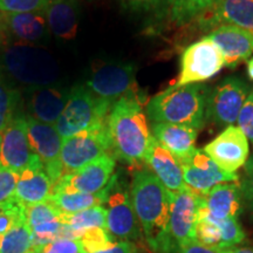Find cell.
<instances>
[{"label": "cell", "instance_id": "6da1fadb", "mask_svg": "<svg viewBox=\"0 0 253 253\" xmlns=\"http://www.w3.org/2000/svg\"><path fill=\"white\" fill-rule=\"evenodd\" d=\"M142 96H126L113 104L107 118L112 154L118 160L140 169L153 141Z\"/></svg>", "mask_w": 253, "mask_h": 253}, {"label": "cell", "instance_id": "7a4b0ae2", "mask_svg": "<svg viewBox=\"0 0 253 253\" xmlns=\"http://www.w3.org/2000/svg\"><path fill=\"white\" fill-rule=\"evenodd\" d=\"M130 198L148 246L155 253H168L169 190L148 168H140L132 175Z\"/></svg>", "mask_w": 253, "mask_h": 253}, {"label": "cell", "instance_id": "3957f363", "mask_svg": "<svg viewBox=\"0 0 253 253\" xmlns=\"http://www.w3.org/2000/svg\"><path fill=\"white\" fill-rule=\"evenodd\" d=\"M210 89L201 84L170 86L148 100L145 114L151 123H170L202 129L208 121Z\"/></svg>", "mask_w": 253, "mask_h": 253}, {"label": "cell", "instance_id": "277c9868", "mask_svg": "<svg viewBox=\"0 0 253 253\" xmlns=\"http://www.w3.org/2000/svg\"><path fill=\"white\" fill-rule=\"evenodd\" d=\"M0 61L7 75L28 89L58 84V62L41 46L14 43L2 50Z\"/></svg>", "mask_w": 253, "mask_h": 253}, {"label": "cell", "instance_id": "5b68a950", "mask_svg": "<svg viewBox=\"0 0 253 253\" xmlns=\"http://www.w3.org/2000/svg\"><path fill=\"white\" fill-rule=\"evenodd\" d=\"M113 103L100 99L86 84L71 88L68 102L56 122L61 138H68L107 121Z\"/></svg>", "mask_w": 253, "mask_h": 253}, {"label": "cell", "instance_id": "8992f818", "mask_svg": "<svg viewBox=\"0 0 253 253\" xmlns=\"http://www.w3.org/2000/svg\"><path fill=\"white\" fill-rule=\"evenodd\" d=\"M86 86L100 99L113 104L126 96H142L132 63L95 61Z\"/></svg>", "mask_w": 253, "mask_h": 253}, {"label": "cell", "instance_id": "52a82bcc", "mask_svg": "<svg viewBox=\"0 0 253 253\" xmlns=\"http://www.w3.org/2000/svg\"><path fill=\"white\" fill-rule=\"evenodd\" d=\"M106 154H112L107 121L68 138H63L60 155L63 175L81 169Z\"/></svg>", "mask_w": 253, "mask_h": 253}, {"label": "cell", "instance_id": "ba28073f", "mask_svg": "<svg viewBox=\"0 0 253 253\" xmlns=\"http://www.w3.org/2000/svg\"><path fill=\"white\" fill-rule=\"evenodd\" d=\"M225 66L220 49L210 38L204 37L183 50L181 71L173 86L202 84L210 80Z\"/></svg>", "mask_w": 253, "mask_h": 253}, {"label": "cell", "instance_id": "9c48e42d", "mask_svg": "<svg viewBox=\"0 0 253 253\" xmlns=\"http://www.w3.org/2000/svg\"><path fill=\"white\" fill-rule=\"evenodd\" d=\"M106 205L107 230L114 238L130 242L142 239L143 233L132 207L130 189L120 178L119 173H114L110 181Z\"/></svg>", "mask_w": 253, "mask_h": 253}, {"label": "cell", "instance_id": "30bf717a", "mask_svg": "<svg viewBox=\"0 0 253 253\" xmlns=\"http://www.w3.org/2000/svg\"><path fill=\"white\" fill-rule=\"evenodd\" d=\"M202 196L189 188L170 192V213L168 223V253H176L181 246L196 240L195 230Z\"/></svg>", "mask_w": 253, "mask_h": 253}, {"label": "cell", "instance_id": "8fae6325", "mask_svg": "<svg viewBox=\"0 0 253 253\" xmlns=\"http://www.w3.org/2000/svg\"><path fill=\"white\" fill-rule=\"evenodd\" d=\"M250 94V87L242 79L230 77L210 90L207 119L220 126H235Z\"/></svg>", "mask_w": 253, "mask_h": 253}, {"label": "cell", "instance_id": "7c38bea8", "mask_svg": "<svg viewBox=\"0 0 253 253\" xmlns=\"http://www.w3.org/2000/svg\"><path fill=\"white\" fill-rule=\"evenodd\" d=\"M28 140L33 154L40 158L47 175L53 184L63 176V168L60 160L62 138L55 126L47 125L26 115Z\"/></svg>", "mask_w": 253, "mask_h": 253}, {"label": "cell", "instance_id": "4fadbf2b", "mask_svg": "<svg viewBox=\"0 0 253 253\" xmlns=\"http://www.w3.org/2000/svg\"><path fill=\"white\" fill-rule=\"evenodd\" d=\"M179 163L186 186L198 196H205L216 185L239 183L237 172L224 171L203 150L196 149L191 157Z\"/></svg>", "mask_w": 253, "mask_h": 253}, {"label": "cell", "instance_id": "5bb4252c", "mask_svg": "<svg viewBox=\"0 0 253 253\" xmlns=\"http://www.w3.org/2000/svg\"><path fill=\"white\" fill-rule=\"evenodd\" d=\"M115 168L116 158L112 154H106L81 169L63 175L53 190L97 194L108 186Z\"/></svg>", "mask_w": 253, "mask_h": 253}, {"label": "cell", "instance_id": "9a60e30c", "mask_svg": "<svg viewBox=\"0 0 253 253\" xmlns=\"http://www.w3.org/2000/svg\"><path fill=\"white\" fill-rule=\"evenodd\" d=\"M202 150L224 171L236 172L248 162L250 145L238 126H229Z\"/></svg>", "mask_w": 253, "mask_h": 253}, {"label": "cell", "instance_id": "2e32d148", "mask_svg": "<svg viewBox=\"0 0 253 253\" xmlns=\"http://www.w3.org/2000/svg\"><path fill=\"white\" fill-rule=\"evenodd\" d=\"M34 156L28 140L26 114L19 113L0 132V164L19 173Z\"/></svg>", "mask_w": 253, "mask_h": 253}, {"label": "cell", "instance_id": "e0dca14e", "mask_svg": "<svg viewBox=\"0 0 253 253\" xmlns=\"http://www.w3.org/2000/svg\"><path fill=\"white\" fill-rule=\"evenodd\" d=\"M242 189L239 183L216 185L201 197L197 221H217L238 218L242 211Z\"/></svg>", "mask_w": 253, "mask_h": 253}, {"label": "cell", "instance_id": "ac0fdd59", "mask_svg": "<svg viewBox=\"0 0 253 253\" xmlns=\"http://www.w3.org/2000/svg\"><path fill=\"white\" fill-rule=\"evenodd\" d=\"M192 24L207 33L225 25L253 31V0H220Z\"/></svg>", "mask_w": 253, "mask_h": 253}, {"label": "cell", "instance_id": "d6986e66", "mask_svg": "<svg viewBox=\"0 0 253 253\" xmlns=\"http://www.w3.org/2000/svg\"><path fill=\"white\" fill-rule=\"evenodd\" d=\"M71 88L60 84L28 89L26 115L38 121L55 126L68 102Z\"/></svg>", "mask_w": 253, "mask_h": 253}, {"label": "cell", "instance_id": "ffe728a7", "mask_svg": "<svg viewBox=\"0 0 253 253\" xmlns=\"http://www.w3.org/2000/svg\"><path fill=\"white\" fill-rule=\"evenodd\" d=\"M53 184L40 158L34 155L23 171L18 173L14 197L25 208L47 202L53 192Z\"/></svg>", "mask_w": 253, "mask_h": 253}, {"label": "cell", "instance_id": "44dd1931", "mask_svg": "<svg viewBox=\"0 0 253 253\" xmlns=\"http://www.w3.org/2000/svg\"><path fill=\"white\" fill-rule=\"evenodd\" d=\"M207 37L220 49L229 68H235L253 54V31L225 25L214 28Z\"/></svg>", "mask_w": 253, "mask_h": 253}, {"label": "cell", "instance_id": "7402d4cb", "mask_svg": "<svg viewBox=\"0 0 253 253\" xmlns=\"http://www.w3.org/2000/svg\"><path fill=\"white\" fill-rule=\"evenodd\" d=\"M48 201L26 208L27 223L32 231V248L42 246L58 238H66V225Z\"/></svg>", "mask_w": 253, "mask_h": 253}, {"label": "cell", "instance_id": "603a6c76", "mask_svg": "<svg viewBox=\"0 0 253 253\" xmlns=\"http://www.w3.org/2000/svg\"><path fill=\"white\" fill-rule=\"evenodd\" d=\"M144 164H147L148 169L170 192H178L188 189L184 182V177H183L181 163L154 137L147 157H145Z\"/></svg>", "mask_w": 253, "mask_h": 253}, {"label": "cell", "instance_id": "cb8c5ba5", "mask_svg": "<svg viewBox=\"0 0 253 253\" xmlns=\"http://www.w3.org/2000/svg\"><path fill=\"white\" fill-rule=\"evenodd\" d=\"M151 135L158 143L175 156L178 162L188 160L195 153L198 130L170 123H151Z\"/></svg>", "mask_w": 253, "mask_h": 253}, {"label": "cell", "instance_id": "d4e9b609", "mask_svg": "<svg viewBox=\"0 0 253 253\" xmlns=\"http://www.w3.org/2000/svg\"><path fill=\"white\" fill-rule=\"evenodd\" d=\"M5 28L19 43L39 46L48 41L50 32L45 12L4 14Z\"/></svg>", "mask_w": 253, "mask_h": 253}, {"label": "cell", "instance_id": "484cf974", "mask_svg": "<svg viewBox=\"0 0 253 253\" xmlns=\"http://www.w3.org/2000/svg\"><path fill=\"white\" fill-rule=\"evenodd\" d=\"M79 0H50L45 15L50 34L61 40H73L77 37L80 19Z\"/></svg>", "mask_w": 253, "mask_h": 253}, {"label": "cell", "instance_id": "4316f807", "mask_svg": "<svg viewBox=\"0 0 253 253\" xmlns=\"http://www.w3.org/2000/svg\"><path fill=\"white\" fill-rule=\"evenodd\" d=\"M110 184V183H109ZM109 184L106 189L97 194H86V192L66 191V190H53L48 202L60 213L72 214L80 212L86 209L104 205L108 198Z\"/></svg>", "mask_w": 253, "mask_h": 253}, {"label": "cell", "instance_id": "83f0119b", "mask_svg": "<svg viewBox=\"0 0 253 253\" xmlns=\"http://www.w3.org/2000/svg\"><path fill=\"white\" fill-rule=\"evenodd\" d=\"M63 225L67 226L68 238L78 239L81 232L93 227H106L107 229V210L103 205L93 207L80 212L72 214H60Z\"/></svg>", "mask_w": 253, "mask_h": 253}, {"label": "cell", "instance_id": "f1b7e54d", "mask_svg": "<svg viewBox=\"0 0 253 253\" xmlns=\"http://www.w3.org/2000/svg\"><path fill=\"white\" fill-rule=\"evenodd\" d=\"M220 0H172L167 14L170 23L176 26H186L212 8Z\"/></svg>", "mask_w": 253, "mask_h": 253}, {"label": "cell", "instance_id": "f546056e", "mask_svg": "<svg viewBox=\"0 0 253 253\" xmlns=\"http://www.w3.org/2000/svg\"><path fill=\"white\" fill-rule=\"evenodd\" d=\"M32 249V231L27 223V217L0 237V253H30Z\"/></svg>", "mask_w": 253, "mask_h": 253}, {"label": "cell", "instance_id": "4dcf8cb0", "mask_svg": "<svg viewBox=\"0 0 253 253\" xmlns=\"http://www.w3.org/2000/svg\"><path fill=\"white\" fill-rule=\"evenodd\" d=\"M20 103V93L9 84L2 69H0V132L15 115L21 113Z\"/></svg>", "mask_w": 253, "mask_h": 253}, {"label": "cell", "instance_id": "1f68e13d", "mask_svg": "<svg viewBox=\"0 0 253 253\" xmlns=\"http://www.w3.org/2000/svg\"><path fill=\"white\" fill-rule=\"evenodd\" d=\"M79 242L81 243L86 253H96L106 250L115 243V238L106 227H93L84 230L79 236Z\"/></svg>", "mask_w": 253, "mask_h": 253}, {"label": "cell", "instance_id": "d6a6232c", "mask_svg": "<svg viewBox=\"0 0 253 253\" xmlns=\"http://www.w3.org/2000/svg\"><path fill=\"white\" fill-rule=\"evenodd\" d=\"M126 11L140 14H167L172 0H118Z\"/></svg>", "mask_w": 253, "mask_h": 253}, {"label": "cell", "instance_id": "836d02e7", "mask_svg": "<svg viewBox=\"0 0 253 253\" xmlns=\"http://www.w3.org/2000/svg\"><path fill=\"white\" fill-rule=\"evenodd\" d=\"M218 225H219L221 232L220 250L233 249L245 240L246 235L239 224L238 218L220 220L218 221Z\"/></svg>", "mask_w": 253, "mask_h": 253}, {"label": "cell", "instance_id": "e575fe53", "mask_svg": "<svg viewBox=\"0 0 253 253\" xmlns=\"http://www.w3.org/2000/svg\"><path fill=\"white\" fill-rule=\"evenodd\" d=\"M50 0H0L2 14L45 12Z\"/></svg>", "mask_w": 253, "mask_h": 253}, {"label": "cell", "instance_id": "d590c367", "mask_svg": "<svg viewBox=\"0 0 253 253\" xmlns=\"http://www.w3.org/2000/svg\"><path fill=\"white\" fill-rule=\"evenodd\" d=\"M26 217V208L17 199L0 207V237L7 233L19 220Z\"/></svg>", "mask_w": 253, "mask_h": 253}, {"label": "cell", "instance_id": "8d00e7d4", "mask_svg": "<svg viewBox=\"0 0 253 253\" xmlns=\"http://www.w3.org/2000/svg\"><path fill=\"white\" fill-rule=\"evenodd\" d=\"M195 238L199 244L208 248L220 250L221 232L220 227L217 223L210 221H197L195 230Z\"/></svg>", "mask_w": 253, "mask_h": 253}, {"label": "cell", "instance_id": "74e56055", "mask_svg": "<svg viewBox=\"0 0 253 253\" xmlns=\"http://www.w3.org/2000/svg\"><path fill=\"white\" fill-rule=\"evenodd\" d=\"M30 253H86L79 239L58 238L48 244L32 248Z\"/></svg>", "mask_w": 253, "mask_h": 253}, {"label": "cell", "instance_id": "f35d334b", "mask_svg": "<svg viewBox=\"0 0 253 253\" xmlns=\"http://www.w3.org/2000/svg\"><path fill=\"white\" fill-rule=\"evenodd\" d=\"M18 173L0 164V207L13 201Z\"/></svg>", "mask_w": 253, "mask_h": 253}, {"label": "cell", "instance_id": "ab89813d", "mask_svg": "<svg viewBox=\"0 0 253 253\" xmlns=\"http://www.w3.org/2000/svg\"><path fill=\"white\" fill-rule=\"evenodd\" d=\"M237 126L244 132L248 141L251 142L253 145V91H250L248 99L240 110L237 120Z\"/></svg>", "mask_w": 253, "mask_h": 253}, {"label": "cell", "instance_id": "60d3db41", "mask_svg": "<svg viewBox=\"0 0 253 253\" xmlns=\"http://www.w3.org/2000/svg\"><path fill=\"white\" fill-rule=\"evenodd\" d=\"M244 167V178L240 184V189L243 197L253 210V156L249 158Z\"/></svg>", "mask_w": 253, "mask_h": 253}, {"label": "cell", "instance_id": "b9f144b4", "mask_svg": "<svg viewBox=\"0 0 253 253\" xmlns=\"http://www.w3.org/2000/svg\"><path fill=\"white\" fill-rule=\"evenodd\" d=\"M96 253H141L140 248L130 240H120L114 243L110 248Z\"/></svg>", "mask_w": 253, "mask_h": 253}, {"label": "cell", "instance_id": "7bdbcfd3", "mask_svg": "<svg viewBox=\"0 0 253 253\" xmlns=\"http://www.w3.org/2000/svg\"><path fill=\"white\" fill-rule=\"evenodd\" d=\"M176 253H221V250L208 248V246L199 244L197 240H192L188 244L181 246Z\"/></svg>", "mask_w": 253, "mask_h": 253}, {"label": "cell", "instance_id": "ee69618b", "mask_svg": "<svg viewBox=\"0 0 253 253\" xmlns=\"http://www.w3.org/2000/svg\"><path fill=\"white\" fill-rule=\"evenodd\" d=\"M221 253H253V249L233 248L229 250H221Z\"/></svg>", "mask_w": 253, "mask_h": 253}, {"label": "cell", "instance_id": "f6af8a7d", "mask_svg": "<svg viewBox=\"0 0 253 253\" xmlns=\"http://www.w3.org/2000/svg\"><path fill=\"white\" fill-rule=\"evenodd\" d=\"M248 74L250 79L253 81V58H251L248 61Z\"/></svg>", "mask_w": 253, "mask_h": 253}, {"label": "cell", "instance_id": "bcb514c9", "mask_svg": "<svg viewBox=\"0 0 253 253\" xmlns=\"http://www.w3.org/2000/svg\"><path fill=\"white\" fill-rule=\"evenodd\" d=\"M2 28H5V24H4V14H2V17H0V31H1Z\"/></svg>", "mask_w": 253, "mask_h": 253}]
</instances>
